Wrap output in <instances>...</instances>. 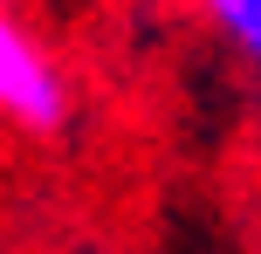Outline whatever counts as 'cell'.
<instances>
[{
    "mask_svg": "<svg viewBox=\"0 0 261 254\" xmlns=\"http://www.w3.org/2000/svg\"><path fill=\"white\" fill-rule=\"evenodd\" d=\"M0 117L35 137H55L69 124V76L14 7H0Z\"/></svg>",
    "mask_w": 261,
    "mask_h": 254,
    "instance_id": "cell-1",
    "label": "cell"
},
{
    "mask_svg": "<svg viewBox=\"0 0 261 254\" xmlns=\"http://www.w3.org/2000/svg\"><path fill=\"white\" fill-rule=\"evenodd\" d=\"M227 41H234L248 62H261V0H193Z\"/></svg>",
    "mask_w": 261,
    "mask_h": 254,
    "instance_id": "cell-2",
    "label": "cell"
},
{
    "mask_svg": "<svg viewBox=\"0 0 261 254\" xmlns=\"http://www.w3.org/2000/svg\"><path fill=\"white\" fill-rule=\"evenodd\" d=\"M0 7H7V0H0Z\"/></svg>",
    "mask_w": 261,
    "mask_h": 254,
    "instance_id": "cell-3",
    "label": "cell"
}]
</instances>
